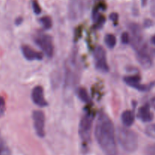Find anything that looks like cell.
<instances>
[{"label": "cell", "instance_id": "277c9868", "mask_svg": "<svg viewBox=\"0 0 155 155\" xmlns=\"http://www.w3.org/2000/svg\"><path fill=\"white\" fill-rule=\"evenodd\" d=\"M94 58L95 61V67L101 72L108 71V65L107 63L106 51L101 46H98L94 51Z\"/></svg>", "mask_w": 155, "mask_h": 155}, {"label": "cell", "instance_id": "ba28073f", "mask_svg": "<svg viewBox=\"0 0 155 155\" xmlns=\"http://www.w3.org/2000/svg\"><path fill=\"white\" fill-rule=\"evenodd\" d=\"M31 95L32 100L35 104L39 107H45L47 105V102L44 97V91L42 86H37L33 88Z\"/></svg>", "mask_w": 155, "mask_h": 155}, {"label": "cell", "instance_id": "8fae6325", "mask_svg": "<svg viewBox=\"0 0 155 155\" xmlns=\"http://www.w3.org/2000/svg\"><path fill=\"white\" fill-rule=\"evenodd\" d=\"M138 117L143 122H150L153 119V114L150 110L149 104H146L141 107L138 112Z\"/></svg>", "mask_w": 155, "mask_h": 155}, {"label": "cell", "instance_id": "603a6c76", "mask_svg": "<svg viewBox=\"0 0 155 155\" xmlns=\"http://www.w3.org/2000/svg\"><path fill=\"white\" fill-rule=\"evenodd\" d=\"M21 21H22V19H21V18H18V19L16 20V24H20L21 23Z\"/></svg>", "mask_w": 155, "mask_h": 155}, {"label": "cell", "instance_id": "52a82bcc", "mask_svg": "<svg viewBox=\"0 0 155 155\" xmlns=\"http://www.w3.org/2000/svg\"><path fill=\"white\" fill-rule=\"evenodd\" d=\"M83 12V2L80 0H72L69 7V16L72 20H77Z\"/></svg>", "mask_w": 155, "mask_h": 155}, {"label": "cell", "instance_id": "7402d4cb", "mask_svg": "<svg viewBox=\"0 0 155 155\" xmlns=\"http://www.w3.org/2000/svg\"><path fill=\"white\" fill-rule=\"evenodd\" d=\"M151 132H153L151 136H155V126H151Z\"/></svg>", "mask_w": 155, "mask_h": 155}, {"label": "cell", "instance_id": "7c38bea8", "mask_svg": "<svg viewBox=\"0 0 155 155\" xmlns=\"http://www.w3.org/2000/svg\"><path fill=\"white\" fill-rule=\"evenodd\" d=\"M140 77L138 75L129 76V77H126L124 78V81L127 85L140 91H144L145 89V86L140 84Z\"/></svg>", "mask_w": 155, "mask_h": 155}, {"label": "cell", "instance_id": "30bf717a", "mask_svg": "<svg viewBox=\"0 0 155 155\" xmlns=\"http://www.w3.org/2000/svg\"><path fill=\"white\" fill-rule=\"evenodd\" d=\"M137 58L138 61H139V62L141 64V65L142 67H144L145 68H148L149 67H151V59L150 58L149 54L147 53L145 48H144L143 47L138 49Z\"/></svg>", "mask_w": 155, "mask_h": 155}, {"label": "cell", "instance_id": "8992f818", "mask_svg": "<svg viewBox=\"0 0 155 155\" xmlns=\"http://www.w3.org/2000/svg\"><path fill=\"white\" fill-rule=\"evenodd\" d=\"M33 120L36 133L39 137L45 136V115L41 110H35L33 114Z\"/></svg>", "mask_w": 155, "mask_h": 155}, {"label": "cell", "instance_id": "5bb4252c", "mask_svg": "<svg viewBox=\"0 0 155 155\" xmlns=\"http://www.w3.org/2000/svg\"><path fill=\"white\" fill-rule=\"evenodd\" d=\"M77 95H78L79 98L83 102L88 103L90 101V98H89V94H88L87 91L84 89V88H80L77 91Z\"/></svg>", "mask_w": 155, "mask_h": 155}, {"label": "cell", "instance_id": "5b68a950", "mask_svg": "<svg viewBox=\"0 0 155 155\" xmlns=\"http://www.w3.org/2000/svg\"><path fill=\"white\" fill-rule=\"evenodd\" d=\"M35 42L48 57H52L54 53V45L51 36L48 35H42L36 38Z\"/></svg>", "mask_w": 155, "mask_h": 155}, {"label": "cell", "instance_id": "3957f363", "mask_svg": "<svg viewBox=\"0 0 155 155\" xmlns=\"http://www.w3.org/2000/svg\"><path fill=\"white\" fill-rule=\"evenodd\" d=\"M93 123V117L92 114H86L82 117L79 125V134L83 140L88 142L90 140L91 130Z\"/></svg>", "mask_w": 155, "mask_h": 155}, {"label": "cell", "instance_id": "9c48e42d", "mask_svg": "<svg viewBox=\"0 0 155 155\" xmlns=\"http://www.w3.org/2000/svg\"><path fill=\"white\" fill-rule=\"evenodd\" d=\"M21 50H22L23 55L28 61H33L35 59L41 60L42 58V54L41 53L34 51L31 47L28 45H23Z\"/></svg>", "mask_w": 155, "mask_h": 155}, {"label": "cell", "instance_id": "6da1fadb", "mask_svg": "<svg viewBox=\"0 0 155 155\" xmlns=\"http://www.w3.org/2000/svg\"><path fill=\"white\" fill-rule=\"evenodd\" d=\"M95 135L98 145L106 155H117V146L114 127L107 114L100 113L96 120Z\"/></svg>", "mask_w": 155, "mask_h": 155}, {"label": "cell", "instance_id": "cb8c5ba5", "mask_svg": "<svg viewBox=\"0 0 155 155\" xmlns=\"http://www.w3.org/2000/svg\"><path fill=\"white\" fill-rule=\"evenodd\" d=\"M151 43L154 44V45H155V35L154 36H152V38H151Z\"/></svg>", "mask_w": 155, "mask_h": 155}, {"label": "cell", "instance_id": "4fadbf2b", "mask_svg": "<svg viewBox=\"0 0 155 155\" xmlns=\"http://www.w3.org/2000/svg\"><path fill=\"white\" fill-rule=\"evenodd\" d=\"M134 114L131 110H125L121 115V120L125 127H130L134 123Z\"/></svg>", "mask_w": 155, "mask_h": 155}, {"label": "cell", "instance_id": "7a4b0ae2", "mask_svg": "<svg viewBox=\"0 0 155 155\" xmlns=\"http://www.w3.org/2000/svg\"><path fill=\"white\" fill-rule=\"evenodd\" d=\"M117 139L123 149L127 152H134L138 148V136L134 131L123 127L118 129Z\"/></svg>", "mask_w": 155, "mask_h": 155}, {"label": "cell", "instance_id": "d6986e66", "mask_svg": "<svg viewBox=\"0 0 155 155\" xmlns=\"http://www.w3.org/2000/svg\"><path fill=\"white\" fill-rule=\"evenodd\" d=\"M33 11H34V12L36 14V15H39V14H40L41 8H40V6L39 5V4H38V2L36 1V0H34V1L33 2Z\"/></svg>", "mask_w": 155, "mask_h": 155}, {"label": "cell", "instance_id": "ffe728a7", "mask_svg": "<svg viewBox=\"0 0 155 155\" xmlns=\"http://www.w3.org/2000/svg\"><path fill=\"white\" fill-rule=\"evenodd\" d=\"M5 100L2 97L0 96V114H3L5 110Z\"/></svg>", "mask_w": 155, "mask_h": 155}, {"label": "cell", "instance_id": "ac0fdd59", "mask_svg": "<svg viewBox=\"0 0 155 155\" xmlns=\"http://www.w3.org/2000/svg\"><path fill=\"white\" fill-rule=\"evenodd\" d=\"M0 155H12L10 149L7 147H0Z\"/></svg>", "mask_w": 155, "mask_h": 155}, {"label": "cell", "instance_id": "2e32d148", "mask_svg": "<svg viewBox=\"0 0 155 155\" xmlns=\"http://www.w3.org/2000/svg\"><path fill=\"white\" fill-rule=\"evenodd\" d=\"M40 21L41 23H42V26L44 27V28L45 29L51 28V26H52V21H51V19L48 16H45L43 17V18H41Z\"/></svg>", "mask_w": 155, "mask_h": 155}, {"label": "cell", "instance_id": "d4e9b609", "mask_svg": "<svg viewBox=\"0 0 155 155\" xmlns=\"http://www.w3.org/2000/svg\"><path fill=\"white\" fill-rule=\"evenodd\" d=\"M147 2V0H142V5H145Z\"/></svg>", "mask_w": 155, "mask_h": 155}, {"label": "cell", "instance_id": "9a60e30c", "mask_svg": "<svg viewBox=\"0 0 155 155\" xmlns=\"http://www.w3.org/2000/svg\"><path fill=\"white\" fill-rule=\"evenodd\" d=\"M104 42H105L106 45H107V46L108 48H112L116 45L117 39L114 35L107 34L106 35L105 38H104Z\"/></svg>", "mask_w": 155, "mask_h": 155}, {"label": "cell", "instance_id": "44dd1931", "mask_svg": "<svg viewBox=\"0 0 155 155\" xmlns=\"http://www.w3.org/2000/svg\"><path fill=\"white\" fill-rule=\"evenodd\" d=\"M110 19H111L112 21H114H114H117V19H118V15H117V14H116V13H112L111 15H110Z\"/></svg>", "mask_w": 155, "mask_h": 155}, {"label": "cell", "instance_id": "e0dca14e", "mask_svg": "<svg viewBox=\"0 0 155 155\" xmlns=\"http://www.w3.org/2000/svg\"><path fill=\"white\" fill-rule=\"evenodd\" d=\"M130 36H129V33L125 32V33H123L122 36H121V42L123 44H128L130 42Z\"/></svg>", "mask_w": 155, "mask_h": 155}]
</instances>
